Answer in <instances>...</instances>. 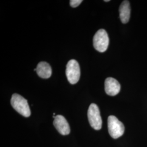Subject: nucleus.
I'll list each match as a JSON object with an SVG mask.
<instances>
[{
	"mask_svg": "<svg viewBox=\"0 0 147 147\" xmlns=\"http://www.w3.org/2000/svg\"><path fill=\"white\" fill-rule=\"evenodd\" d=\"M105 90L107 94L115 96L121 90V84L116 79L108 78L105 80Z\"/></svg>",
	"mask_w": 147,
	"mask_h": 147,
	"instance_id": "nucleus-7",
	"label": "nucleus"
},
{
	"mask_svg": "<svg viewBox=\"0 0 147 147\" xmlns=\"http://www.w3.org/2000/svg\"><path fill=\"white\" fill-rule=\"evenodd\" d=\"M37 73L39 77L42 79H48L52 74V69L49 63L45 62H41L37 65Z\"/></svg>",
	"mask_w": 147,
	"mask_h": 147,
	"instance_id": "nucleus-9",
	"label": "nucleus"
},
{
	"mask_svg": "<svg viewBox=\"0 0 147 147\" xmlns=\"http://www.w3.org/2000/svg\"><path fill=\"white\" fill-rule=\"evenodd\" d=\"M88 118L89 124L94 129L99 130L102 127V119L100 110L95 104H91L88 110Z\"/></svg>",
	"mask_w": 147,
	"mask_h": 147,
	"instance_id": "nucleus-4",
	"label": "nucleus"
},
{
	"mask_svg": "<svg viewBox=\"0 0 147 147\" xmlns=\"http://www.w3.org/2000/svg\"><path fill=\"white\" fill-rule=\"evenodd\" d=\"M105 1V2H109L110 1H109V0H106V1Z\"/></svg>",
	"mask_w": 147,
	"mask_h": 147,
	"instance_id": "nucleus-11",
	"label": "nucleus"
},
{
	"mask_svg": "<svg viewBox=\"0 0 147 147\" xmlns=\"http://www.w3.org/2000/svg\"><path fill=\"white\" fill-rule=\"evenodd\" d=\"M109 44V38L107 33L104 29L96 32L93 37V46L96 50L104 53L107 49Z\"/></svg>",
	"mask_w": 147,
	"mask_h": 147,
	"instance_id": "nucleus-3",
	"label": "nucleus"
},
{
	"mask_svg": "<svg viewBox=\"0 0 147 147\" xmlns=\"http://www.w3.org/2000/svg\"><path fill=\"white\" fill-rule=\"evenodd\" d=\"M11 105L15 110L25 117H29L31 115V110L27 100L18 94L12 95Z\"/></svg>",
	"mask_w": 147,
	"mask_h": 147,
	"instance_id": "nucleus-1",
	"label": "nucleus"
},
{
	"mask_svg": "<svg viewBox=\"0 0 147 147\" xmlns=\"http://www.w3.org/2000/svg\"><path fill=\"white\" fill-rule=\"evenodd\" d=\"M82 2V0H71L70 1V5L71 7L75 8L78 7Z\"/></svg>",
	"mask_w": 147,
	"mask_h": 147,
	"instance_id": "nucleus-10",
	"label": "nucleus"
},
{
	"mask_svg": "<svg viewBox=\"0 0 147 147\" xmlns=\"http://www.w3.org/2000/svg\"><path fill=\"white\" fill-rule=\"evenodd\" d=\"M67 78L70 84H76L80 78V68L78 62L75 60L69 61L66 68Z\"/></svg>",
	"mask_w": 147,
	"mask_h": 147,
	"instance_id": "nucleus-5",
	"label": "nucleus"
},
{
	"mask_svg": "<svg viewBox=\"0 0 147 147\" xmlns=\"http://www.w3.org/2000/svg\"><path fill=\"white\" fill-rule=\"evenodd\" d=\"M53 125L57 130L62 135H69L70 132V128L66 119L61 115L56 116L54 121Z\"/></svg>",
	"mask_w": 147,
	"mask_h": 147,
	"instance_id": "nucleus-6",
	"label": "nucleus"
},
{
	"mask_svg": "<svg viewBox=\"0 0 147 147\" xmlns=\"http://www.w3.org/2000/svg\"><path fill=\"white\" fill-rule=\"evenodd\" d=\"M119 17L123 24H126L130 17V5L128 1H124L119 7Z\"/></svg>",
	"mask_w": 147,
	"mask_h": 147,
	"instance_id": "nucleus-8",
	"label": "nucleus"
},
{
	"mask_svg": "<svg viewBox=\"0 0 147 147\" xmlns=\"http://www.w3.org/2000/svg\"><path fill=\"white\" fill-rule=\"evenodd\" d=\"M108 130L109 132L114 139L121 136L125 131L124 124L114 116H110L108 118Z\"/></svg>",
	"mask_w": 147,
	"mask_h": 147,
	"instance_id": "nucleus-2",
	"label": "nucleus"
}]
</instances>
